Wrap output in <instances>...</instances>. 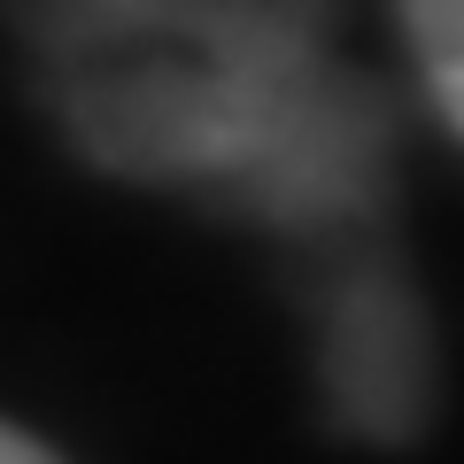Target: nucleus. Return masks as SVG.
Segmentation results:
<instances>
[{
  "label": "nucleus",
  "mask_w": 464,
  "mask_h": 464,
  "mask_svg": "<svg viewBox=\"0 0 464 464\" xmlns=\"http://www.w3.org/2000/svg\"><path fill=\"white\" fill-rule=\"evenodd\" d=\"M426 380L433 364L411 279L356 264L333 286V317H325V395L341 426L372 433V441H411L426 426Z\"/></svg>",
  "instance_id": "obj_1"
},
{
  "label": "nucleus",
  "mask_w": 464,
  "mask_h": 464,
  "mask_svg": "<svg viewBox=\"0 0 464 464\" xmlns=\"http://www.w3.org/2000/svg\"><path fill=\"white\" fill-rule=\"evenodd\" d=\"M395 32L441 140L464 132V0H395Z\"/></svg>",
  "instance_id": "obj_2"
},
{
  "label": "nucleus",
  "mask_w": 464,
  "mask_h": 464,
  "mask_svg": "<svg viewBox=\"0 0 464 464\" xmlns=\"http://www.w3.org/2000/svg\"><path fill=\"white\" fill-rule=\"evenodd\" d=\"M0 464H70L54 441H39L32 426H16V418H0Z\"/></svg>",
  "instance_id": "obj_3"
}]
</instances>
